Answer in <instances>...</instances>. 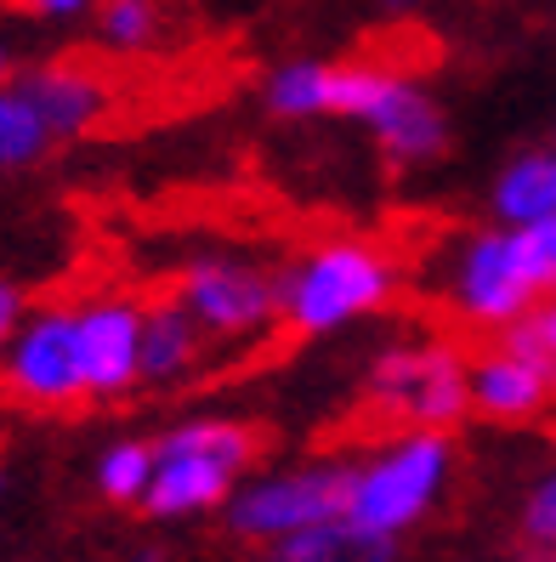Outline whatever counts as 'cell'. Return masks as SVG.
Here are the masks:
<instances>
[{"label": "cell", "mask_w": 556, "mask_h": 562, "mask_svg": "<svg viewBox=\"0 0 556 562\" xmlns=\"http://www.w3.org/2000/svg\"><path fill=\"white\" fill-rule=\"evenodd\" d=\"M261 454V432L250 420H227V415H200V420H177L171 432L154 438V483L143 494V506L154 522H182V517H205L234 501V488Z\"/></svg>", "instance_id": "cell-1"}, {"label": "cell", "mask_w": 556, "mask_h": 562, "mask_svg": "<svg viewBox=\"0 0 556 562\" xmlns=\"http://www.w3.org/2000/svg\"><path fill=\"white\" fill-rule=\"evenodd\" d=\"M392 295H398V268L386 250L364 239H330L279 268V324L302 341H318L352 318L381 313Z\"/></svg>", "instance_id": "cell-2"}, {"label": "cell", "mask_w": 556, "mask_h": 562, "mask_svg": "<svg viewBox=\"0 0 556 562\" xmlns=\"http://www.w3.org/2000/svg\"><path fill=\"white\" fill-rule=\"evenodd\" d=\"M449 477H454L449 432H404L398 443H386V449H375L370 460L352 467L347 517L398 540L443 501Z\"/></svg>", "instance_id": "cell-3"}, {"label": "cell", "mask_w": 556, "mask_h": 562, "mask_svg": "<svg viewBox=\"0 0 556 562\" xmlns=\"http://www.w3.org/2000/svg\"><path fill=\"white\" fill-rule=\"evenodd\" d=\"M364 398L404 420L409 432H449L472 415V358H461L449 341L381 347L364 370Z\"/></svg>", "instance_id": "cell-4"}, {"label": "cell", "mask_w": 556, "mask_h": 562, "mask_svg": "<svg viewBox=\"0 0 556 562\" xmlns=\"http://www.w3.org/2000/svg\"><path fill=\"white\" fill-rule=\"evenodd\" d=\"M347 494H352V460H307V467H290V472L245 477L234 501L222 506V517H227V535L279 546L302 535V528L347 517Z\"/></svg>", "instance_id": "cell-5"}, {"label": "cell", "mask_w": 556, "mask_h": 562, "mask_svg": "<svg viewBox=\"0 0 556 562\" xmlns=\"http://www.w3.org/2000/svg\"><path fill=\"white\" fill-rule=\"evenodd\" d=\"M0 392L23 409H75L86 404L80 370V318L75 307H35L0 352Z\"/></svg>", "instance_id": "cell-6"}, {"label": "cell", "mask_w": 556, "mask_h": 562, "mask_svg": "<svg viewBox=\"0 0 556 562\" xmlns=\"http://www.w3.org/2000/svg\"><path fill=\"white\" fill-rule=\"evenodd\" d=\"M177 302L211 341H256L279 324V273L250 256H193L177 273Z\"/></svg>", "instance_id": "cell-7"}, {"label": "cell", "mask_w": 556, "mask_h": 562, "mask_svg": "<svg viewBox=\"0 0 556 562\" xmlns=\"http://www.w3.org/2000/svg\"><path fill=\"white\" fill-rule=\"evenodd\" d=\"M449 302L472 329H506L517 324L540 302V290L529 279L517 256V234L511 227H477L454 245V261H449Z\"/></svg>", "instance_id": "cell-8"}, {"label": "cell", "mask_w": 556, "mask_h": 562, "mask_svg": "<svg viewBox=\"0 0 556 562\" xmlns=\"http://www.w3.org/2000/svg\"><path fill=\"white\" fill-rule=\"evenodd\" d=\"M86 398H125L143 386V307L125 295H97L75 307Z\"/></svg>", "instance_id": "cell-9"}, {"label": "cell", "mask_w": 556, "mask_h": 562, "mask_svg": "<svg viewBox=\"0 0 556 562\" xmlns=\"http://www.w3.org/2000/svg\"><path fill=\"white\" fill-rule=\"evenodd\" d=\"M370 137L381 143L386 165H398V171H420V165H438L454 143V131H449V114L443 103L420 86V80H398V91L386 97V109L364 125Z\"/></svg>", "instance_id": "cell-10"}, {"label": "cell", "mask_w": 556, "mask_h": 562, "mask_svg": "<svg viewBox=\"0 0 556 562\" xmlns=\"http://www.w3.org/2000/svg\"><path fill=\"white\" fill-rule=\"evenodd\" d=\"M18 86L35 97V109L46 114L57 143H75L86 131L103 125V114L114 109V86L86 69V63H41V69L18 75Z\"/></svg>", "instance_id": "cell-11"}, {"label": "cell", "mask_w": 556, "mask_h": 562, "mask_svg": "<svg viewBox=\"0 0 556 562\" xmlns=\"http://www.w3.org/2000/svg\"><path fill=\"white\" fill-rule=\"evenodd\" d=\"M551 381L534 370L529 358H517L511 347H488L472 358V409L483 420H500V426H517V420H534L551 409Z\"/></svg>", "instance_id": "cell-12"}, {"label": "cell", "mask_w": 556, "mask_h": 562, "mask_svg": "<svg viewBox=\"0 0 556 562\" xmlns=\"http://www.w3.org/2000/svg\"><path fill=\"white\" fill-rule=\"evenodd\" d=\"M211 336L188 318V307L177 302H154L143 307V386H177L205 363Z\"/></svg>", "instance_id": "cell-13"}, {"label": "cell", "mask_w": 556, "mask_h": 562, "mask_svg": "<svg viewBox=\"0 0 556 562\" xmlns=\"http://www.w3.org/2000/svg\"><path fill=\"white\" fill-rule=\"evenodd\" d=\"M495 222L500 227H529V222H551L556 216V148H522L500 165L495 177Z\"/></svg>", "instance_id": "cell-14"}, {"label": "cell", "mask_w": 556, "mask_h": 562, "mask_svg": "<svg viewBox=\"0 0 556 562\" xmlns=\"http://www.w3.org/2000/svg\"><path fill=\"white\" fill-rule=\"evenodd\" d=\"M273 562H398V540L375 535V528L352 522V517H330L318 528H302L273 546Z\"/></svg>", "instance_id": "cell-15"}, {"label": "cell", "mask_w": 556, "mask_h": 562, "mask_svg": "<svg viewBox=\"0 0 556 562\" xmlns=\"http://www.w3.org/2000/svg\"><path fill=\"white\" fill-rule=\"evenodd\" d=\"M261 103L279 120H330V63L290 57L261 80Z\"/></svg>", "instance_id": "cell-16"}, {"label": "cell", "mask_w": 556, "mask_h": 562, "mask_svg": "<svg viewBox=\"0 0 556 562\" xmlns=\"http://www.w3.org/2000/svg\"><path fill=\"white\" fill-rule=\"evenodd\" d=\"M52 148H57V137H52L46 114L35 109V97L18 80L0 86V171H29V165H41Z\"/></svg>", "instance_id": "cell-17"}, {"label": "cell", "mask_w": 556, "mask_h": 562, "mask_svg": "<svg viewBox=\"0 0 556 562\" xmlns=\"http://www.w3.org/2000/svg\"><path fill=\"white\" fill-rule=\"evenodd\" d=\"M398 69L386 63H330V114L336 120H352V125H370L386 97L398 91Z\"/></svg>", "instance_id": "cell-18"}, {"label": "cell", "mask_w": 556, "mask_h": 562, "mask_svg": "<svg viewBox=\"0 0 556 562\" xmlns=\"http://www.w3.org/2000/svg\"><path fill=\"white\" fill-rule=\"evenodd\" d=\"M97 494L109 506H143V494L154 483V443L148 438H120L97 454Z\"/></svg>", "instance_id": "cell-19"}, {"label": "cell", "mask_w": 556, "mask_h": 562, "mask_svg": "<svg viewBox=\"0 0 556 562\" xmlns=\"http://www.w3.org/2000/svg\"><path fill=\"white\" fill-rule=\"evenodd\" d=\"M159 29H166L159 0H103V7H97V41L120 57L148 52L159 41Z\"/></svg>", "instance_id": "cell-20"}, {"label": "cell", "mask_w": 556, "mask_h": 562, "mask_svg": "<svg viewBox=\"0 0 556 562\" xmlns=\"http://www.w3.org/2000/svg\"><path fill=\"white\" fill-rule=\"evenodd\" d=\"M500 347H511L517 358H529L534 370L551 381V392H556V295H540L517 324H506Z\"/></svg>", "instance_id": "cell-21"}, {"label": "cell", "mask_w": 556, "mask_h": 562, "mask_svg": "<svg viewBox=\"0 0 556 562\" xmlns=\"http://www.w3.org/2000/svg\"><path fill=\"white\" fill-rule=\"evenodd\" d=\"M517 234V256L529 268L540 295H556V216L551 222H529V227H511Z\"/></svg>", "instance_id": "cell-22"}, {"label": "cell", "mask_w": 556, "mask_h": 562, "mask_svg": "<svg viewBox=\"0 0 556 562\" xmlns=\"http://www.w3.org/2000/svg\"><path fill=\"white\" fill-rule=\"evenodd\" d=\"M522 540L540 546V551H556V467L529 488V501H522Z\"/></svg>", "instance_id": "cell-23"}, {"label": "cell", "mask_w": 556, "mask_h": 562, "mask_svg": "<svg viewBox=\"0 0 556 562\" xmlns=\"http://www.w3.org/2000/svg\"><path fill=\"white\" fill-rule=\"evenodd\" d=\"M97 7H103V0H23V12H35L46 23H75V18H86Z\"/></svg>", "instance_id": "cell-24"}, {"label": "cell", "mask_w": 556, "mask_h": 562, "mask_svg": "<svg viewBox=\"0 0 556 562\" xmlns=\"http://www.w3.org/2000/svg\"><path fill=\"white\" fill-rule=\"evenodd\" d=\"M23 290L12 284V279H0V352H7V341H12V329L23 324Z\"/></svg>", "instance_id": "cell-25"}, {"label": "cell", "mask_w": 556, "mask_h": 562, "mask_svg": "<svg viewBox=\"0 0 556 562\" xmlns=\"http://www.w3.org/2000/svg\"><path fill=\"white\" fill-rule=\"evenodd\" d=\"M12 80H18V52L0 41V86H12Z\"/></svg>", "instance_id": "cell-26"}, {"label": "cell", "mask_w": 556, "mask_h": 562, "mask_svg": "<svg viewBox=\"0 0 556 562\" xmlns=\"http://www.w3.org/2000/svg\"><path fill=\"white\" fill-rule=\"evenodd\" d=\"M386 12H415V7H427V0H381Z\"/></svg>", "instance_id": "cell-27"}, {"label": "cell", "mask_w": 556, "mask_h": 562, "mask_svg": "<svg viewBox=\"0 0 556 562\" xmlns=\"http://www.w3.org/2000/svg\"><path fill=\"white\" fill-rule=\"evenodd\" d=\"M131 562H166V551H148V546H143V551L131 557Z\"/></svg>", "instance_id": "cell-28"}, {"label": "cell", "mask_w": 556, "mask_h": 562, "mask_svg": "<svg viewBox=\"0 0 556 562\" xmlns=\"http://www.w3.org/2000/svg\"><path fill=\"white\" fill-rule=\"evenodd\" d=\"M0 506H7V472H0Z\"/></svg>", "instance_id": "cell-29"}, {"label": "cell", "mask_w": 556, "mask_h": 562, "mask_svg": "<svg viewBox=\"0 0 556 562\" xmlns=\"http://www.w3.org/2000/svg\"><path fill=\"white\" fill-rule=\"evenodd\" d=\"M522 562H556V557H522Z\"/></svg>", "instance_id": "cell-30"}, {"label": "cell", "mask_w": 556, "mask_h": 562, "mask_svg": "<svg viewBox=\"0 0 556 562\" xmlns=\"http://www.w3.org/2000/svg\"><path fill=\"white\" fill-rule=\"evenodd\" d=\"M551 148H556V143H551Z\"/></svg>", "instance_id": "cell-31"}]
</instances>
